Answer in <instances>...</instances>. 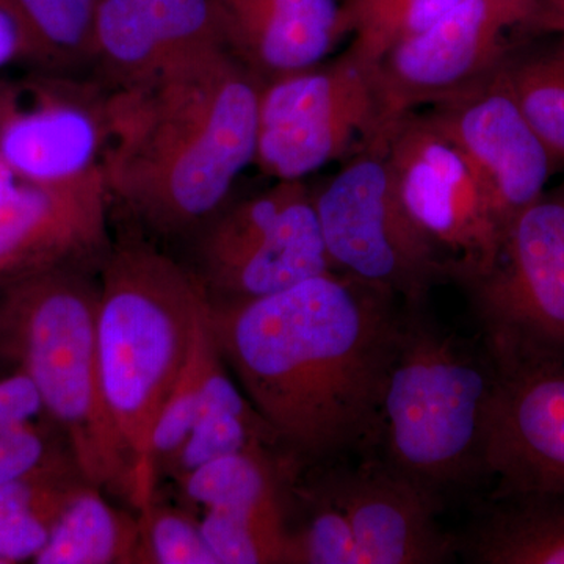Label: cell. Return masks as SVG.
I'll list each match as a JSON object with an SVG mask.
<instances>
[{
  "label": "cell",
  "mask_w": 564,
  "mask_h": 564,
  "mask_svg": "<svg viewBox=\"0 0 564 564\" xmlns=\"http://www.w3.org/2000/svg\"><path fill=\"white\" fill-rule=\"evenodd\" d=\"M462 0H344L347 47L377 68L403 41L421 35Z\"/></svg>",
  "instance_id": "obj_23"
},
{
  "label": "cell",
  "mask_w": 564,
  "mask_h": 564,
  "mask_svg": "<svg viewBox=\"0 0 564 564\" xmlns=\"http://www.w3.org/2000/svg\"><path fill=\"white\" fill-rule=\"evenodd\" d=\"M106 99L66 77L0 88V155L18 181L57 182L101 165Z\"/></svg>",
  "instance_id": "obj_12"
},
{
  "label": "cell",
  "mask_w": 564,
  "mask_h": 564,
  "mask_svg": "<svg viewBox=\"0 0 564 564\" xmlns=\"http://www.w3.org/2000/svg\"><path fill=\"white\" fill-rule=\"evenodd\" d=\"M210 339L209 317L199 332L198 340H196L184 372L181 373L172 393L163 403L154 430H152L151 463L154 475H158L159 467L185 443L198 422L199 408H202L204 358H206L207 345Z\"/></svg>",
  "instance_id": "obj_27"
},
{
  "label": "cell",
  "mask_w": 564,
  "mask_h": 564,
  "mask_svg": "<svg viewBox=\"0 0 564 564\" xmlns=\"http://www.w3.org/2000/svg\"><path fill=\"white\" fill-rule=\"evenodd\" d=\"M109 196L102 165L57 182H18L0 199V280L106 250Z\"/></svg>",
  "instance_id": "obj_13"
},
{
  "label": "cell",
  "mask_w": 564,
  "mask_h": 564,
  "mask_svg": "<svg viewBox=\"0 0 564 564\" xmlns=\"http://www.w3.org/2000/svg\"><path fill=\"white\" fill-rule=\"evenodd\" d=\"M261 85L215 44L115 88L101 163L110 195L161 232L210 220L254 162Z\"/></svg>",
  "instance_id": "obj_2"
},
{
  "label": "cell",
  "mask_w": 564,
  "mask_h": 564,
  "mask_svg": "<svg viewBox=\"0 0 564 564\" xmlns=\"http://www.w3.org/2000/svg\"><path fill=\"white\" fill-rule=\"evenodd\" d=\"M486 466L497 494L564 491V364L500 370Z\"/></svg>",
  "instance_id": "obj_15"
},
{
  "label": "cell",
  "mask_w": 564,
  "mask_h": 564,
  "mask_svg": "<svg viewBox=\"0 0 564 564\" xmlns=\"http://www.w3.org/2000/svg\"><path fill=\"white\" fill-rule=\"evenodd\" d=\"M333 272L336 270L323 240L314 193L303 184L269 231L202 280L207 289L220 293V303H240L265 299Z\"/></svg>",
  "instance_id": "obj_18"
},
{
  "label": "cell",
  "mask_w": 564,
  "mask_h": 564,
  "mask_svg": "<svg viewBox=\"0 0 564 564\" xmlns=\"http://www.w3.org/2000/svg\"><path fill=\"white\" fill-rule=\"evenodd\" d=\"M313 193L326 251L337 273L393 293L403 303L425 302L430 289L445 281L397 192L388 135L355 152Z\"/></svg>",
  "instance_id": "obj_8"
},
{
  "label": "cell",
  "mask_w": 564,
  "mask_h": 564,
  "mask_svg": "<svg viewBox=\"0 0 564 564\" xmlns=\"http://www.w3.org/2000/svg\"><path fill=\"white\" fill-rule=\"evenodd\" d=\"M102 0H9L20 21L22 61L63 73L95 61L96 20Z\"/></svg>",
  "instance_id": "obj_21"
},
{
  "label": "cell",
  "mask_w": 564,
  "mask_h": 564,
  "mask_svg": "<svg viewBox=\"0 0 564 564\" xmlns=\"http://www.w3.org/2000/svg\"><path fill=\"white\" fill-rule=\"evenodd\" d=\"M544 3L554 18L555 28L563 32V41L560 46L564 50V0H544Z\"/></svg>",
  "instance_id": "obj_33"
},
{
  "label": "cell",
  "mask_w": 564,
  "mask_h": 564,
  "mask_svg": "<svg viewBox=\"0 0 564 564\" xmlns=\"http://www.w3.org/2000/svg\"><path fill=\"white\" fill-rule=\"evenodd\" d=\"M39 564L141 563L139 518L117 510L90 484L66 505Z\"/></svg>",
  "instance_id": "obj_20"
},
{
  "label": "cell",
  "mask_w": 564,
  "mask_h": 564,
  "mask_svg": "<svg viewBox=\"0 0 564 564\" xmlns=\"http://www.w3.org/2000/svg\"><path fill=\"white\" fill-rule=\"evenodd\" d=\"M215 44L226 41L214 0H102L99 6L95 61L117 87Z\"/></svg>",
  "instance_id": "obj_16"
},
{
  "label": "cell",
  "mask_w": 564,
  "mask_h": 564,
  "mask_svg": "<svg viewBox=\"0 0 564 564\" xmlns=\"http://www.w3.org/2000/svg\"><path fill=\"white\" fill-rule=\"evenodd\" d=\"M556 29L544 0H462L378 63L384 132L419 107L475 90L505 68L516 32Z\"/></svg>",
  "instance_id": "obj_10"
},
{
  "label": "cell",
  "mask_w": 564,
  "mask_h": 564,
  "mask_svg": "<svg viewBox=\"0 0 564 564\" xmlns=\"http://www.w3.org/2000/svg\"><path fill=\"white\" fill-rule=\"evenodd\" d=\"M399 296L337 272L240 303L212 304L225 364L282 447L304 464L369 452Z\"/></svg>",
  "instance_id": "obj_1"
},
{
  "label": "cell",
  "mask_w": 564,
  "mask_h": 564,
  "mask_svg": "<svg viewBox=\"0 0 564 564\" xmlns=\"http://www.w3.org/2000/svg\"><path fill=\"white\" fill-rule=\"evenodd\" d=\"M9 282L0 300V351L39 388L44 410L68 436L85 481L135 505V467L102 388L99 291L66 265Z\"/></svg>",
  "instance_id": "obj_5"
},
{
  "label": "cell",
  "mask_w": 564,
  "mask_h": 564,
  "mask_svg": "<svg viewBox=\"0 0 564 564\" xmlns=\"http://www.w3.org/2000/svg\"><path fill=\"white\" fill-rule=\"evenodd\" d=\"M199 274L140 240L107 252L96 315L99 367L111 417L135 467V507L152 500L151 437L212 314Z\"/></svg>",
  "instance_id": "obj_4"
},
{
  "label": "cell",
  "mask_w": 564,
  "mask_h": 564,
  "mask_svg": "<svg viewBox=\"0 0 564 564\" xmlns=\"http://www.w3.org/2000/svg\"><path fill=\"white\" fill-rule=\"evenodd\" d=\"M199 524L220 564L288 563V500L210 508Z\"/></svg>",
  "instance_id": "obj_22"
},
{
  "label": "cell",
  "mask_w": 564,
  "mask_h": 564,
  "mask_svg": "<svg viewBox=\"0 0 564 564\" xmlns=\"http://www.w3.org/2000/svg\"><path fill=\"white\" fill-rule=\"evenodd\" d=\"M386 135L375 66L351 51L262 82L254 165L276 181H303Z\"/></svg>",
  "instance_id": "obj_7"
},
{
  "label": "cell",
  "mask_w": 564,
  "mask_h": 564,
  "mask_svg": "<svg viewBox=\"0 0 564 564\" xmlns=\"http://www.w3.org/2000/svg\"><path fill=\"white\" fill-rule=\"evenodd\" d=\"M296 478L292 494L302 503L304 516L299 524L288 527V563L359 564L350 522L321 478L302 488L296 486Z\"/></svg>",
  "instance_id": "obj_25"
},
{
  "label": "cell",
  "mask_w": 564,
  "mask_h": 564,
  "mask_svg": "<svg viewBox=\"0 0 564 564\" xmlns=\"http://www.w3.org/2000/svg\"><path fill=\"white\" fill-rule=\"evenodd\" d=\"M17 174L13 173V170L7 165V162L3 161L2 155H0V199L7 195L18 184Z\"/></svg>",
  "instance_id": "obj_32"
},
{
  "label": "cell",
  "mask_w": 564,
  "mask_h": 564,
  "mask_svg": "<svg viewBox=\"0 0 564 564\" xmlns=\"http://www.w3.org/2000/svg\"><path fill=\"white\" fill-rule=\"evenodd\" d=\"M63 462V456L55 455L46 434L32 422L0 432V485Z\"/></svg>",
  "instance_id": "obj_29"
},
{
  "label": "cell",
  "mask_w": 564,
  "mask_h": 564,
  "mask_svg": "<svg viewBox=\"0 0 564 564\" xmlns=\"http://www.w3.org/2000/svg\"><path fill=\"white\" fill-rule=\"evenodd\" d=\"M226 46L262 82L313 68L350 35L344 0H214Z\"/></svg>",
  "instance_id": "obj_17"
},
{
  "label": "cell",
  "mask_w": 564,
  "mask_h": 564,
  "mask_svg": "<svg viewBox=\"0 0 564 564\" xmlns=\"http://www.w3.org/2000/svg\"><path fill=\"white\" fill-rule=\"evenodd\" d=\"M458 551L478 564H564V491L492 492Z\"/></svg>",
  "instance_id": "obj_19"
},
{
  "label": "cell",
  "mask_w": 564,
  "mask_h": 564,
  "mask_svg": "<svg viewBox=\"0 0 564 564\" xmlns=\"http://www.w3.org/2000/svg\"><path fill=\"white\" fill-rule=\"evenodd\" d=\"M252 448L285 451L276 433L269 423L263 421V417L209 415L196 422L195 429L188 434L185 443L159 469L174 478H180L221 456L239 454Z\"/></svg>",
  "instance_id": "obj_26"
},
{
  "label": "cell",
  "mask_w": 564,
  "mask_h": 564,
  "mask_svg": "<svg viewBox=\"0 0 564 564\" xmlns=\"http://www.w3.org/2000/svg\"><path fill=\"white\" fill-rule=\"evenodd\" d=\"M0 564H2V563H0Z\"/></svg>",
  "instance_id": "obj_34"
},
{
  "label": "cell",
  "mask_w": 564,
  "mask_h": 564,
  "mask_svg": "<svg viewBox=\"0 0 564 564\" xmlns=\"http://www.w3.org/2000/svg\"><path fill=\"white\" fill-rule=\"evenodd\" d=\"M141 563L220 564L195 516L150 503L141 508Z\"/></svg>",
  "instance_id": "obj_28"
},
{
  "label": "cell",
  "mask_w": 564,
  "mask_h": 564,
  "mask_svg": "<svg viewBox=\"0 0 564 564\" xmlns=\"http://www.w3.org/2000/svg\"><path fill=\"white\" fill-rule=\"evenodd\" d=\"M500 370L484 340L452 332L403 303L386 367L370 456L443 507L445 497L488 477L489 414Z\"/></svg>",
  "instance_id": "obj_3"
},
{
  "label": "cell",
  "mask_w": 564,
  "mask_h": 564,
  "mask_svg": "<svg viewBox=\"0 0 564 564\" xmlns=\"http://www.w3.org/2000/svg\"><path fill=\"white\" fill-rule=\"evenodd\" d=\"M466 289L499 370L564 364V182L516 218Z\"/></svg>",
  "instance_id": "obj_6"
},
{
  "label": "cell",
  "mask_w": 564,
  "mask_h": 564,
  "mask_svg": "<svg viewBox=\"0 0 564 564\" xmlns=\"http://www.w3.org/2000/svg\"><path fill=\"white\" fill-rule=\"evenodd\" d=\"M388 159L404 210L445 281L466 288L491 270L505 231L462 151L414 111L388 132Z\"/></svg>",
  "instance_id": "obj_9"
},
{
  "label": "cell",
  "mask_w": 564,
  "mask_h": 564,
  "mask_svg": "<svg viewBox=\"0 0 564 564\" xmlns=\"http://www.w3.org/2000/svg\"><path fill=\"white\" fill-rule=\"evenodd\" d=\"M423 115L473 166L507 236L516 218L543 195L558 165L525 120L502 70Z\"/></svg>",
  "instance_id": "obj_11"
},
{
  "label": "cell",
  "mask_w": 564,
  "mask_h": 564,
  "mask_svg": "<svg viewBox=\"0 0 564 564\" xmlns=\"http://www.w3.org/2000/svg\"><path fill=\"white\" fill-rule=\"evenodd\" d=\"M41 410L43 399L28 373L20 370L0 380V432L32 422Z\"/></svg>",
  "instance_id": "obj_30"
},
{
  "label": "cell",
  "mask_w": 564,
  "mask_h": 564,
  "mask_svg": "<svg viewBox=\"0 0 564 564\" xmlns=\"http://www.w3.org/2000/svg\"><path fill=\"white\" fill-rule=\"evenodd\" d=\"M318 478L350 522L359 564L447 563L458 552L437 521L441 503L380 459L328 467Z\"/></svg>",
  "instance_id": "obj_14"
},
{
  "label": "cell",
  "mask_w": 564,
  "mask_h": 564,
  "mask_svg": "<svg viewBox=\"0 0 564 564\" xmlns=\"http://www.w3.org/2000/svg\"><path fill=\"white\" fill-rule=\"evenodd\" d=\"M503 79L556 165L564 163V50L514 58L505 65Z\"/></svg>",
  "instance_id": "obj_24"
},
{
  "label": "cell",
  "mask_w": 564,
  "mask_h": 564,
  "mask_svg": "<svg viewBox=\"0 0 564 564\" xmlns=\"http://www.w3.org/2000/svg\"><path fill=\"white\" fill-rule=\"evenodd\" d=\"M24 51V40L20 21L9 3V0H0V68L10 62L21 58Z\"/></svg>",
  "instance_id": "obj_31"
}]
</instances>
